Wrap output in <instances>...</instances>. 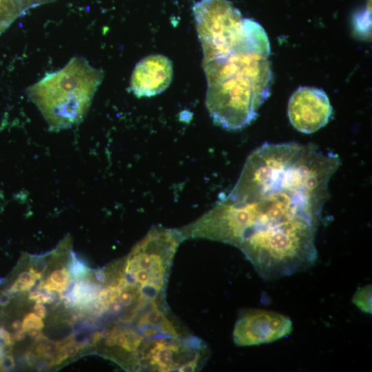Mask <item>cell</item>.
Instances as JSON below:
<instances>
[{
	"instance_id": "obj_1",
	"label": "cell",
	"mask_w": 372,
	"mask_h": 372,
	"mask_svg": "<svg viewBox=\"0 0 372 372\" xmlns=\"http://www.w3.org/2000/svg\"><path fill=\"white\" fill-rule=\"evenodd\" d=\"M340 159L312 144L264 143L234 187L188 225L191 238L238 247L265 280L312 267L329 183Z\"/></svg>"
},
{
	"instance_id": "obj_2",
	"label": "cell",
	"mask_w": 372,
	"mask_h": 372,
	"mask_svg": "<svg viewBox=\"0 0 372 372\" xmlns=\"http://www.w3.org/2000/svg\"><path fill=\"white\" fill-rule=\"evenodd\" d=\"M270 52L264 28L253 24L228 51L203 59L207 83L205 105L216 125L240 130L256 118L271 92Z\"/></svg>"
},
{
	"instance_id": "obj_3",
	"label": "cell",
	"mask_w": 372,
	"mask_h": 372,
	"mask_svg": "<svg viewBox=\"0 0 372 372\" xmlns=\"http://www.w3.org/2000/svg\"><path fill=\"white\" fill-rule=\"evenodd\" d=\"M103 78L83 57L74 56L61 69L48 73L27 89L49 127L58 131L81 123Z\"/></svg>"
},
{
	"instance_id": "obj_4",
	"label": "cell",
	"mask_w": 372,
	"mask_h": 372,
	"mask_svg": "<svg viewBox=\"0 0 372 372\" xmlns=\"http://www.w3.org/2000/svg\"><path fill=\"white\" fill-rule=\"evenodd\" d=\"M203 56L226 51L243 32L244 19L228 0H199L192 8Z\"/></svg>"
},
{
	"instance_id": "obj_5",
	"label": "cell",
	"mask_w": 372,
	"mask_h": 372,
	"mask_svg": "<svg viewBox=\"0 0 372 372\" xmlns=\"http://www.w3.org/2000/svg\"><path fill=\"white\" fill-rule=\"evenodd\" d=\"M292 330L289 317L272 311L252 309L241 313L233 335L238 346H251L273 342L289 335Z\"/></svg>"
},
{
	"instance_id": "obj_6",
	"label": "cell",
	"mask_w": 372,
	"mask_h": 372,
	"mask_svg": "<svg viewBox=\"0 0 372 372\" xmlns=\"http://www.w3.org/2000/svg\"><path fill=\"white\" fill-rule=\"evenodd\" d=\"M333 113L325 92L315 87H299L291 96L287 114L299 132L311 134L325 126Z\"/></svg>"
},
{
	"instance_id": "obj_7",
	"label": "cell",
	"mask_w": 372,
	"mask_h": 372,
	"mask_svg": "<svg viewBox=\"0 0 372 372\" xmlns=\"http://www.w3.org/2000/svg\"><path fill=\"white\" fill-rule=\"evenodd\" d=\"M172 78L171 60L163 54H150L135 65L130 79V90L138 98L154 96L165 91Z\"/></svg>"
},
{
	"instance_id": "obj_8",
	"label": "cell",
	"mask_w": 372,
	"mask_h": 372,
	"mask_svg": "<svg viewBox=\"0 0 372 372\" xmlns=\"http://www.w3.org/2000/svg\"><path fill=\"white\" fill-rule=\"evenodd\" d=\"M99 291L98 285L81 280L74 284L65 302L69 306L92 302L96 298Z\"/></svg>"
},
{
	"instance_id": "obj_9",
	"label": "cell",
	"mask_w": 372,
	"mask_h": 372,
	"mask_svg": "<svg viewBox=\"0 0 372 372\" xmlns=\"http://www.w3.org/2000/svg\"><path fill=\"white\" fill-rule=\"evenodd\" d=\"M371 285L358 288L352 297V302L362 312L371 314Z\"/></svg>"
},
{
	"instance_id": "obj_10",
	"label": "cell",
	"mask_w": 372,
	"mask_h": 372,
	"mask_svg": "<svg viewBox=\"0 0 372 372\" xmlns=\"http://www.w3.org/2000/svg\"><path fill=\"white\" fill-rule=\"evenodd\" d=\"M70 272L67 269H58L52 272L48 280L67 289L70 285Z\"/></svg>"
},
{
	"instance_id": "obj_11",
	"label": "cell",
	"mask_w": 372,
	"mask_h": 372,
	"mask_svg": "<svg viewBox=\"0 0 372 372\" xmlns=\"http://www.w3.org/2000/svg\"><path fill=\"white\" fill-rule=\"evenodd\" d=\"M44 327V323L41 318L35 313H28L25 315L22 321L21 329L27 332L30 329H41Z\"/></svg>"
},
{
	"instance_id": "obj_12",
	"label": "cell",
	"mask_w": 372,
	"mask_h": 372,
	"mask_svg": "<svg viewBox=\"0 0 372 372\" xmlns=\"http://www.w3.org/2000/svg\"><path fill=\"white\" fill-rule=\"evenodd\" d=\"M58 344L50 342H41L36 348V353L39 356L52 357L58 349Z\"/></svg>"
},
{
	"instance_id": "obj_13",
	"label": "cell",
	"mask_w": 372,
	"mask_h": 372,
	"mask_svg": "<svg viewBox=\"0 0 372 372\" xmlns=\"http://www.w3.org/2000/svg\"><path fill=\"white\" fill-rule=\"evenodd\" d=\"M87 267L75 257L73 258L70 267V274L74 277H79L85 273Z\"/></svg>"
},
{
	"instance_id": "obj_14",
	"label": "cell",
	"mask_w": 372,
	"mask_h": 372,
	"mask_svg": "<svg viewBox=\"0 0 372 372\" xmlns=\"http://www.w3.org/2000/svg\"><path fill=\"white\" fill-rule=\"evenodd\" d=\"M17 279L21 282L31 286V287L35 285L36 280H38L30 271L21 272Z\"/></svg>"
},
{
	"instance_id": "obj_15",
	"label": "cell",
	"mask_w": 372,
	"mask_h": 372,
	"mask_svg": "<svg viewBox=\"0 0 372 372\" xmlns=\"http://www.w3.org/2000/svg\"><path fill=\"white\" fill-rule=\"evenodd\" d=\"M34 313L41 318H44L47 314V310L44 305L41 303H36L34 306Z\"/></svg>"
},
{
	"instance_id": "obj_16",
	"label": "cell",
	"mask_w": 372,
	"mask_h": 372,
	"mask_svg": "<svg viewBox=\"0 0 372 372\" xmlns=\"http://www.w3.org/2000/svg\"><path fill=\"white\" fill-rule=\"evenodd\" d=\"M27 333L30 338L35 340H41L45 338L40 329H30Z\"/></svg>"
},
{
	"instance_id": "obj_17",
	"label": "cell",
	"mask_w": 372,
	"mask_h": 372,
	"mask_svg": "<svg viewBox=\"0 0 372 372\" xmlns=\"http://www.w3.org/2000/svg\"><path fill=\"white\" fill-rule=\"evenodd\" d=\"M25 332L23 331L22 329L15 331L13 335H12L13 342L21 341L25 338Z\"/></svg>"
},
{
	"instance_id": "obj_18",
	"label": "cell",
	"mask_w": 372,
	"mask_h": 372,
	"mask_svg": "<svg viewBox=\"0 0 372 372\" xmlns=\"http://www.w3.org/2000/svg\"><path fill=\"white\" fill-rule=\"evenodd\" d=\"M96 280L99 282H104L106 279V274L103 270H98L94 273Z\"/></svg>"
},
{
	"instance_id": "obj_19",
	"label": "cell",
	"mask_w": 372,
	"mask_h": 372,
	"mask_svg": "<svg viewBox=\"0 0 372 372\" xmlns=\"http://www.w3.org/2000/svg\"><path fill=\"white\" fill-rule=\"evenodd\" d=\"M41 294H42V291L40 289H37L30 293L29 298L30 300H36Z\"/></svg>"
},
{
	"instance_id": "obj_20",
	"label": "cell",
	"mask_w": 372,
	"mask_h": 372,
	"mask_svg": "<svg viewBox=\"0 0 372 372\" xmlns=\"http://www.w3.org/2000/svg\"><path fill=\"white\" fill-rule=\"evenodd\" d=\"M11 327L14 331L21 329V328H22V322H21L20 320H17V319L14 320L11 323Z\"/></svg>"
},
{
	"instance_id": "obj_21",
	"label": "cell",
	"mask_w": 372,
	"mask_h": 372,
	"mask_svg": "<svg viewBox=\"0 0 372 372\" xmlns=\"http://www.w3.org/2000/svg\"><path fill=\"white\" fill-rule=\"evenodd\" d=\"M105 344L109 347H112L116 345L115 338L113 336L107 338L105 340Z\"/></svg>"
},
{
	"instance_id": "obj_22",
	"label": "cell",
	"mask_w": 372,
	"mask_h": 372,
	"mask_svg": "<svg viewBox=\"0 0 372 372\" xmlns=\"http://www.w3.org/2000/svg\"><path fill=\"white\" fill-rule=\"evenodd\" d=\"M101 338V333L100 331H95L92 335V342L93 344H95L96 342H99Z\"/></svg>"
}]
</instances>
